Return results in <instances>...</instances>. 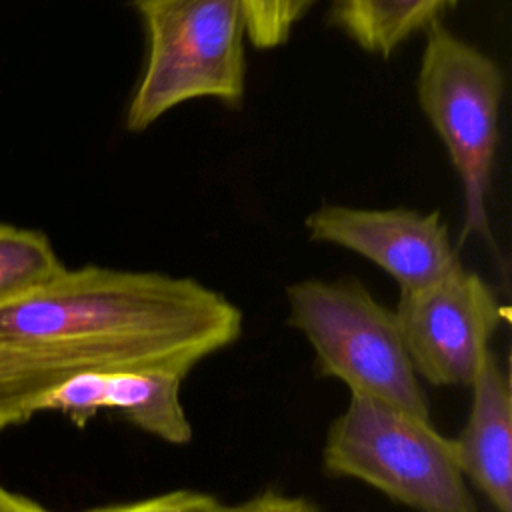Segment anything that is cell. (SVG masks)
Wrapping results in <instances>:
<instances>
[{"label": "cell", "mask_w": 512, "mask_h": 512, "mask_svg": "<svg viewBox=\"0 0 512 512\" xmlns=\"http://www.w3.org/2000/svg\"><path fill=\"white\" fill-rule=\"evenodd\" d=\"M458 0H332L330 20L362 50L390 56Z\"/></svg>", "instance_id": "cell-10"}, {"label": "cell", "mask_w": 512, "mask_h": 512, "mask_svg": "<svg viewBox=\"0 0 512 512\" xmlns=\"http://www.w3.org/2000/svg\"><path fill=\"white\" fill-rule=\"evenodd\" d=\"M242 332V312L192 278L104 266L64 270L0 304V430L92 372L186 378Z\"/></svg>", "instance_id": "cell-1"}, {"label": "cell", "mask_w": 512, "mask_h": 512, "mask_svg": "<svg viewBox=\"0 0 512 512\" xmlns=\"http://www.w3.org/2000/svg\"><path fill=\"white\" fill-rule=\"evenodd\" d=\"M304 226L312 240L356 252L388 272L400 292L432 286L462 266L440 212L322 204Z\"/></svg>", "instance_id": "cell-7"}, {"label": "cell", "mask_w": 512, "mask_h": 512, "mask_svg": "<svg viewBox=\"0 0 512 512\" xmlns=\"http://www.w3.org/2000/svg\"><path fill=\"white\" fill-rule=\"evenodd\" d=\"M222 502L198 490H170L122 504L100 506L84 512H222Z\"/></svg>", "instance_id": "cell-13"}, {"label": "cell", "mask_w": 512, "mask_h": 512, "mask_svg": "<svg viewBox=\"0 0 512 512\" xmlns=\"http://www.w3.org/2000/svg\"><path fill=\"white\" fill-rule=\"evenodd\" d=\"M64 270L44 232L0 222V304L52 282Z\"/></svg>", "instance_id": "cell-11"}, {"label": "cell", "mask_w": 512, "mask_h": 512, "mask_svg": "<svg viewBox=\"0 0 512 512\" xmlns=\"http://www.w3.org/2000/svg\"><path fill=\"white\" fill-rule=\"evenodd\" d=\"M320 0H244L248 40L262 50L288 42L294 26Z\"/></svg>", "instance_id": "cell-12"}, {"label": "cell", "mask_w": 512, "mask_h": 512, "mask_svg": "<svg viewBox=\"0 0 512 512\" xmlns=\"http://www.w3.org/2000/svg\"><path fill=\"white\" fill-rule=\"evenodd\" d=\"M222 512H320L314 502L302 496H288L280 492H262L240 504H224Z\"/></svg>", "instance_id": "cell-14"}, {"label": "cell", "mask_w": 512, "mask_h": 512, "mask_svg": "<svg viewBox=\"0 0 512 512\" xmlns=\"http://www.w3.org/2000/svg\"><path fill=\"white\" fill-rule=\"evenodd\" d=\"M288 322L314 348L322 376L420 418L430 406L408 356L394 310L360 280H300L286 288Z\"/></svg>", "instance_id": "cell-4"}, {"label": "cell", "mask_w": 512, "mask_h": 512, "mask_svg": "<svg viewBox=\"0 0 512 512\" xmlns=\"http://www.w3.org/2000/svg\"><path fill=\"white\" fill-rule=\"evenodd\" d=\"M182 380L168 372H92L50 390L42 410L66 414L84 426L102 410H116L136 428L168 444H188L192 424L182 406Z\"/></svg>", "instance_id": "cell-8"}, {"label": "cell", "mask_w": 512, "mask_h": 512, "mask_svg": "<svg viewBox=\"0 0 512 512\" xmlns=\"http://www.w3.org/2000/svg\"><path fill=\"white\" fill-rule=\"evenodd\" d=\"M0 512H50L38 502L20 496L16 492H10L0 484Z\"/></svg>", "instance_id": "cell-15"}, {"label": "cell", "mask_w": 512, "mask_h": 512, "mask_svg": "<svg viewBox=\"0 0 512 512\" xmlns=\"http://www.w3.org/2000/svg\"><path fill=\"white\" fill-rule=\"evenodd\" d=\"M132 8L148 32V58L126 110L130 132L194 98L242 102L244 0H132Z\"/></svg>", "instance_id": "cell-2"}, {"label": "cell", "mask_w": 512, "mask_h": 512, "mask_svg": "<svg viewBox=\"0 0 512 512\" xmlns=\"http://www.w3.org/2000/svg\"><path fill=\"white\" fill-rule=\"evenodd\" d=\"M470 390L468 422L454 438L460 470L496 512H512V392L508 372L494 352Z\"/></svg>", "instance_id": "cell-9"}, {"label": "cell", "mask_w": 512, "mask_h": 512, "mask_svg": "<svg viewBox=\"0 0 512 512\" xmlns=\"http://www.w3.org/2000/svg\"><path fill=\"white\" fill-rule=\"evenodd\" d=\"M394 314L418 378L468 388L504 320L492 288L464 266L432 286L400 292Z\"/></svg>", "instance_id": "cell-6"}, {"label": "cell", "mask_w": 512, "mask_h": 512, "mask_svg": "<svg viewBox=\"0 0 512 512\" xmlns=\"http://www.w3.org/2000/svg\"><path fill=\"white\" fill-rule=\"evenodd\" d=\"M424 30L416 94L462 184L464 224L458 246L470 236L490 240L488 190L498 148L504 74L490 56L450 32L440 18Z\"/></svg>", "instance_id": "cell-5"}, {"label": "cell", "mask_w": 512, "mask_h": 512, "mask_svg": "<svg viewBox=\"0 0 512 512\" xmlns=\"http://www.w3.org/2000/svg\"><path fill=\"white\" fill-rule=\"evenodd\" d=\"M322 466L330 476L360 480L416 512H478L460 470L454 438L380 400L350 394L330 424Z\"/></svg>", "instance_id": "cell-3"}]
</instances>
